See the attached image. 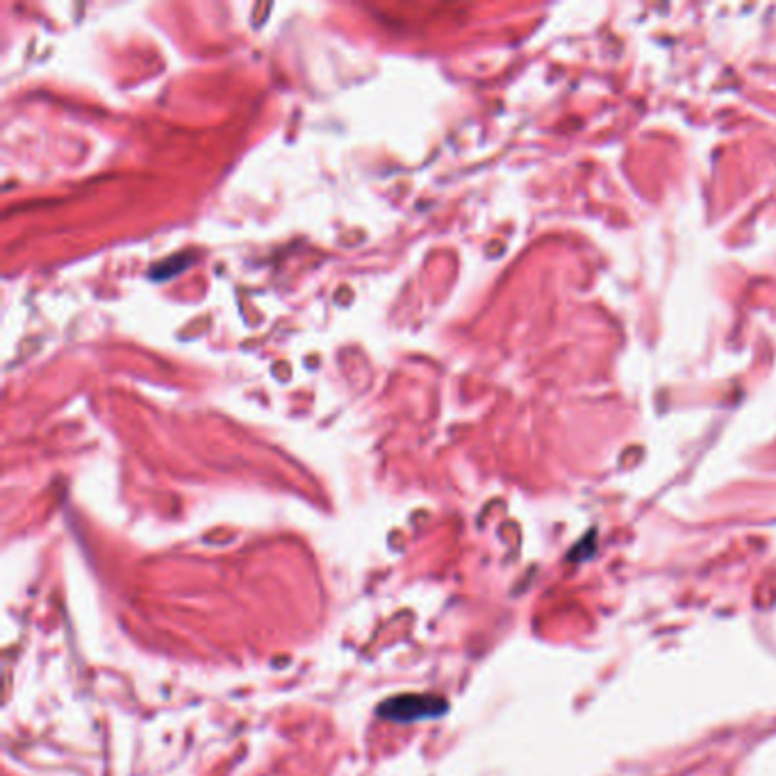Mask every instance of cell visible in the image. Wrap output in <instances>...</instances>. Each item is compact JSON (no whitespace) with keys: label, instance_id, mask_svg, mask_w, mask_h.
Returning <instances> with one entry per match:
<instances>
[{"label":"cell","instance_id":"1","mask_svg":"<svg viewBox=\"0 0 776 776\" xmlns=\"http://www.w3.org/2000/svg\"><path fill=\"white\" fill-rule=\"evenodd\" d=\"M449 713V701L429 692H406L379 703L376 715L396 724H412L421 720H437Z\"/></svg>","mask_w":776,"mask_h":776}]
</instances>
